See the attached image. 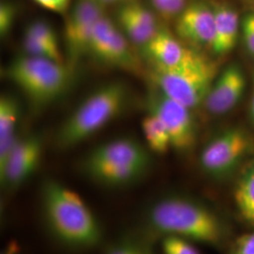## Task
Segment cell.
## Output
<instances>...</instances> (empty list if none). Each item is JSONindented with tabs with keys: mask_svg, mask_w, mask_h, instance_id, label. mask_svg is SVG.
<instances>
[{
	"mask_svg": "<svg viewBox=\"0 0 254 254\" xmlns=\"http://www.w3.org/2000/svg\"><path fill=\"white\" fill-rule=\"evenodd\" d=\"M142 133L147 148L155 154H166L172 148L171 136L162 121L154 113L148 112L141 122Z\"/></svg>",
	"mask_w": 254,
	"mask_h": 254,
	"instance_id": "d6986e66",
	"label": "cell"
},
{
	"mask_svg": "<svg viewBox=\"0 0 254 254\" xmlns=\"http://www.w3.org/2000/svg\"><path fill=\"white\" fill-rule=\"evenodd\" d=\"M141 50L153 67L164 69L189 64L200 55L183 45L170 31L160 27Z\"/></svg>",
	"mask_w": 254,
	"mask_h": 254,
	"instance_id": "4fadbf2b",
	"label": "cell"
},
{
	"mask_svg": "<svg viewBox=\"0 0 254 254\" xmlns=\"http://www.w3.org/2000/svg\"><path fill=\"white\" fill-rule=\"evenodd\" d=\"M38 5L57 13H66L69 11L71 0H34Z\"/></svg>",
	"mask_w": 254,
	"mask_h": 254,
	"instance_id": "f1b7e54d",
	"label": "cell"
},
{
	"mask_svg": "<svg viewBox=\"0 0 254 254\" xmlns=\"http://www.w3.org/2000/svg\"><path fill=\"white\" fill-rule=\"evenodd\" d=\"M246 88V78L241 69L230 65L213 83L204 101L210 113L220 115L227 113L241 99Z\"/></svg>",
	"mask_w": 254,
	"mask_h": 254,
	"instance_id": "5bb4252c",
	"label": "cell"
},
{
	"mask_svg": "<svg viewBox=\"0 0 254 254\" xmlns=\"http://www.w3.org/2000/svg\"><path fill=\"white\" fill-rule=\"evenodd\" d=\"M243 36L248 50L254 55V14L247 15L243 23Z\"/></svg>",
	"mask_w": 254,
	"mask_h": 254,
	"instance_id": "83f0119b",
	"label": "cell"
},
{
	"mask_svg": "<svg viewBox=\"0 0 254 254\" xmlns=\"http://www.w3.org/2000/svg\"><path fill=\"white\" fill-rule=\"evenodd\" d=\"M72 72L66 64L25 55L12 60L2 74L18 87L33 107L43 108L66 91Z\"/></svg>",
	"mask_w": 254,
	"mask_h": 254,
	"instance_id": "5b68a950",
	"label": "cell"
},
{
	"mask_svg": "<svg viewBox=\"0 0 254 254\" xmlns=\"http://www.w3.org/2000/svg\"><path fill=\"white\" fill-rule=\"evenodd\" d=\"M233 254H254V232L237 238Z\"/></svg>",
	"mask_w": 254,
	"mask_h": 254,
	"instance_id": "4316f807",
	"label": "cell"
},
{
	"mask_svg": "<svg viewBox=\"0 0 254 254\" xmlns=\"http://www.w3.org/2000/svg\"><path fill=\"white\" fill-rule=\"evenodd\" d=\"M25 34L35 37L42 43L46 44V46H50L51 48H53L57 51H61L57 33L55 32L54 28L48 23H46V21H43V20L33 21L27 26L25 30Z\"/></svg>",
	"mask_w": 254,
	"mask_h": 254,
	"instance_id": "7402d4cb",
	"label": "cell"
},
{
	"mask_svg": "<svg viewBox=\"0 0 254 254\" xmlns=\"http://www.w3.org/2000/svg\"><path fill=\"white\" fill-rule=\"evenodd\" d=\"M188 0H151L154 9L165 18L178 16L187 7Z\"/></svg>",
	"mask_w": 254,
	"mask_h": 254,
	"instance_id": "d4e9b609",
	"label": "cell"
},
{
	"mask_svg": "<svg viewBox=\"0 0 254 254\" xmlns=\"http://www.w3.org/2000/svg\"><path fill=\"white\" fill-rule=\"evenodd\" d=\"M143 230L151 236H179L207 245H220L226 228L217 213L193 197L166 193L146 204L142 212Z\"/></svg>",
	"mask_w": 254,
	"mask_h": 254,
	"instance_id": "7a4b0ae2",
	"label": "cell"
},
{
	"mask_svg": "<svg viewBox=\"0 0 254 254\" xmlns=\"http://www.w3.org/2000/svg\"><path fill=\"white\" fill-rule=\"evenodd\" d=\"M130 92L122 81L107 82L90 93L65 119L54 138L60 150L72 149L107 127L127 109Z\"/></svg>",
	"mask_w": 254,
	"mask_h": 254,
	"instance_id": "277c9868",
	"label": "cell"
},
{
	"mask_svg": "<svg viewBox=\"0 0 254 254\" xmlns=\"http://www.w3.org/2000/svg\"><path fill=\"white\" fill-rule=\"evenodd\" d=\"M252 112H253V115H254V99H253V103H252Z\"/></svg>",
	"mask_w": 254,
	"mask_h": 254,
	"instance_id": "1f68e13d",
	"label": "cell"
},
{
	"mask_svg": "<svg viewBox=\"0 0 254 254\" xmlns=\"http://www.w3.org/2000/svg\"><path fill=\"white\" fill-rule=\"evenodd\" d=\"M215 14V39L212 45L217 55L227 54L236 46L238 35V15L227 5H217L213 8Z\"/></svg>",
	"mask_w": 254,
	"mask_h": 254,
	"instance_id": "9a60e30c",
	"label": "cell"
},
{
	"mask_svg": "<svg viewBox=\"0 0 254 254\" xmlns=\"http://www.w3.org/2000/svg\"><path fill=\"white\" fill-rule=\"evenodd\" d=\"M235 200L242 218L254 228V157L240 173L235 190Z\"/></svg>",
	"mask_w": 254,
	"mask_h": 254,
	"instance_id": "ac0fdd59",
	"label": "cell"
},
{
	"mask_svg": "<svg viewBox=\"0 0 254 254\" xmlns=\"http://www.w3.org/2000/svg\"><path fill=\"white\" fill-rule=\"evenodd\" d=\"M148 92L146 109L162 121L171 136L172 148L177 152H189L197 140V129L190 109L173 100L157 89Z\"/></svg>",
	"mask_w": 254,
	"mask_h": 254,
	"instance_id": "9c48e42d",
	"label": "cell"
},
{
	"mask_svg": "<svg viewBox=\"0 0 254 254\" xmlns=\"http://www.w3.org/2000/svg\"><path fill=\"white\" fill-rule=\"evenodd\" d=\"M22 46L27 56L46 59L57 62L59 64L64 63V56L61 51H57L50 46H46L35 37L30 36L24 33V38L22 41Z\"/></svg>",
	"mask_w": 254,
	"mask_h": 254,
	"instance_id": "44dd1931",
	"label": "cell"
},
{
	"mask_svg": "<svg viewBox=\"0 0 254 254\" xmlns=\"http://www.w3.org/2000/svg\"><path fill=\"white\" fill-rule=\"evenodd\" d=\"M18 99L9 93H4L0 98V151H6L14 145L20 136L16 127L20 118Z\"/></svg>",
	"mask_w": 254,
	"mask_h": 254,
	"instance_id": "2e32d148",
	"label": "cell"
},
{
	"mask_svg": "<svg viewBox=\"0 0 254 254\" xmlns=\"http://www.w3.org/2000/svg\"><path fill=\"white\" fill-rule=\"evenodd\" d=\"M217 72V64L199 55L194 61L176 68L153 67L151 79L167 96L191 109L204 103Z\"/></svg>",
	"mask_w": 254,
	"mask_h": 254,
	"instance_id": "8992f818",
	"label": "cell"
},
{
	"mask_svg": "<svg viewBox=\"0 0 254 254\" xmlns=\"http://www.w3.org/2000/svg\"><path fill=\"white\" fill-rule=\"evenodd\" d=\"M124 9L127 10V12L132 15L136 19L138 23H140L143 27L152 30V31H157L158 30V24L157 20L154 14L149 9H147L145 6H143L140 3L131 2L127 3L124 6H122Z\"/></svg>",
	"mask_w": 254,
	"mask_h": 254,
	"instance_id": "cb8c5ba5",
	"label": "cell"
},
{
	"mask_svg": "<svg viewBox=\"0 0 254 254\" xmlns=\"http://www.w3.org/2000/svg\"><path fill=\"white\" fill-rule=\"evenodd\" d=\"M39 205L44 227L58 245L71 252H87L102 244L100 220L80 195L63 183L44 180Z\"/></svg>",
	"mask_w": 254,
	"mask_h": 254,
	"instance_id": "6da1fadb",
	"label": "cell"
},
{
	"mask_svg": "<svg viewBox=\"0 0 254 254\" xmlns=\"http://www.w3.org/2000/svg\"><path fill=\"white\" fill-rule=\"evenodd\" d=\"M175 29L178 36L193 45L212 46L216 31L213 8L202 2L187 6L177 16Z\"/></svg>",
	"mask_w": 254,
	"mask_h": 254,
	"instance_id": "7c38bea8",
	"label": "cell"
},
{
	"mask_svg": "<svg viewBox=\"0 0 254 254\" xmlns=\"http://www.w3.org/2000/svg\"><path fill=\"white\" fill-rule=\"evenodd\" d=\"M150 150L137 139L122 136L95 146L82 158L80 170L101 187L119 190L136 185L151 169Z\"/></svg>",
	"mask_w": 254,
	"mask_h": 254,
	"instance_id": "3957f363",
	"label": "cell"
},
{
	"mask_svg": "<svg viewBox=\"0 0 254 254\" xmlns=\"http://www.w3.org/2000/svg\"><path fill=\"white\" fill-rule=\"evenodd\" d=\"M105 14V6L91 0H78L69 9L64 23V46L67 65L72 70L89 54L93 28Z\"/></svg>",
	"mask_w": 254,
	"mask_h": 254,
	"instance_id": "30bf717a",
	"label": "cell"
},
{
	"mask_svg": "<svg viewBox=\"0 0 254 254\" xmlns=\"http://www.w3.org/2000/svg\"><path fill=\"white\" fill-rule=\"evenodd\" d=\"M1 254H20V248L15 242H9V244L3 249Z\"/></svg>",
	"mask_w": 254,
	"mask_h": 254,
	"instance_id": "f546056e",
	"label": "cell"
},
{
	"mask_svg": "<svg viewBox=\"0 0 254 254\" xmlns=\"http://www.w3.org/2000/svg\"><path fill=\"white\" fill-rule=\"evenodd\" d=\"M161 239L163 254H200L190 240L175 236H162Z\"/></svg>",
	"mask_w": 254,
	"mask_h": 254,
	"instance_id": "603a6c76",
	"label": "cell"
},
{
	"mask_svg": "<svg viewBox=\"0 0 254 254\" xmlns=\"http://www.w3.org/2000/svg\"><path fill=\"white\" fill-rule=\"evenodd\" d=\"M117 20L119 28L133 46L142 48L156 33V31H152L143 27L123 7H121L117 12Z\"/></svg>",
	"mask_w": 254,
	"mask_h": 254,
	"instance_id": "ffe728a7",
	"label": "cell"
},
{
	"mask_svg": "<svg viewBox=\"0 0 254 254\" xmlns=\"http://www.w3.org/2000/svg\"><path fill=\"white\" fill-rule=\"evenodd\" d=\"M44 142V137L38 133L20 136L8 159L0 166V183L4 190H17L34 174L42 160Z\"/></svg>",
	"mask_w": 254,
	"mask_h": 254,
	"instance_id": "8fae6325",
	"label": "cell"
},
{
	"mask_svg": "<svg viewBox=\"0 0 254 254\" xmlns=\"http://www.w3.org/2000/svg\"><path fill=\"white\" fill-rule=\"evenodd\" d=\"M89 55L96 61L127 72L140 73L141 64L132 49V44L118 26L106 14L95 24Z\"/></svg>",
	"mask_w": 254,
	"mask_h": 254,
	"instance_id": "ba28073f",
	"label": "cell"
},
{
	"mask_svg": "<svg viewBox=\"0 0 254 254\" xmlns=\"http://www.w3.org/2000/svg\"><path fill=\"white\" fill-rule=\"evenodd\" d=\"M152 239L143 229L125 231L106 246L104 254H155Z\"/></svg>",
	"mask_w": 254,
	"mask_h": 254,
	"instance_id": "e0dca14e",
	"label": "cell"
},
{
	"mask_svg": "<svg viewBox=\"0 0 254 254\" xmlns=\"http://www.w3.org/2000/svg\"><path fill=\"white\" fill-rule=\"evenodd\" d=\"M91 1L96 2V3H98V4H100V5H103V6H106V5H108V4L116 3V2H119V1H121V0H91Z\"/></svg>",
	"mask_w": 254,
	"mask_h": 254,
	"instance_id": "4dcf8cb0",
	"label": "cell"
},
{
	"mask_svg": "<svg viewBox=\"0 0 254 254\" xmlns=\"http://www.w3.org/2000/svg\"><path fill=\"white\" fill-rule=\"evenodd\" d=\"M253 146V139L244 130H226L204 146L200 155V168L210 177L223 179L236 171Z\"/></svg>",
	"mask_w": 254,
	"mask_h": 254,
	"instance_id": "52a82bcc",
	"label": "cell"
},
{
	"mask_svg": "<svg viewBox=\"0 0 254 254\" xmlns=\"http://www.w3.org/2000/svg\"><path fill=\"white\" fill-rule=\"evenodd\" d=\"M17 14L15 4L4 1L0 5V35L6 37L11 30Z\"/></svg>",
	"mask_w": 254,
	"mask_h": 254,
	"instance_id": "484cf974",
	"label": "cell"
}]
</instances>
